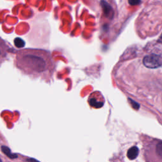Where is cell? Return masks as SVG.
I'll use <instances>...</instances> for the list:
<instances>
[{
  "mask_svg": "<svg viewBox=\"0 0 162 162\" xmlns=\"http://www.w3.org/2000/svg\"><path fill=\"white\" fill-rule=\"evenodd\" d=\"M15 64L22 72L34 77H49L54 67L51 53L35 49L19 51L16 54Z\"/></svg>",
  "mask_w": 162,
  "mask_h": 162,
  "instance_id": "cell-1",
  "label": "cell"
},
{
  "mask_svg": "<svg viewBox=\"0 0 162 162\" xmlns=\"http://www.w3.org/2000/svg\"><path fill=\"white\" fill-rule=\"evenodd\" d=\"M143 63L147 68L156 69L162 65V58L155 54H148L144 57Z\"/></svg>",
  "mask_w": 162,
  "mask_h": 162,
  "instance_id": "cell-2",
  "label": "cell"
},
{
  "mask_svg": "<svg viewBox=\"0 0 162 162\" xmlns=\"http://www.w3.org/2000/svg\"><path fill=\"white\" fill-rule=\"evenodd\" d=\"M89 103L94 108H100L104 105L105 99L101 93L95 92L89 96Z\"/></svg>",
  "mask_w": 162,
  "mask_h": 162,
  "instance_id": "cell-3",
  "label": "cell"
},
{
  "mask_svg": "<svg viewBox=\"0 0 162 162\" xmlns=\"http://www.w3.org/2000/svg\"><path fill=\"white\" fill-rule=\"evenodd\" d=\"M139 148L137 146H133L127 151V156L128 159L134 160L136 159L139 155Z\"/></svg>",
  "mask_w": 162,
  "mask_h": 162,
  "instance_id": "cell-4",
  "label": "cell"
},
{
  "mask_svg": "<svg viewBox=\"0 0 162 162\" xmlns=\"http://www.w3.org/2000/svg\"><path fill=\"white\" fill-rule=\"evenodd\" d=\"M154 151L156 156L160 160L162 161V141H158L155 143Z\"/></svg>",
  "mask_w": 162,
  "mask_h": 162,
  "instance_id": "cell-5",
  "label": "cell"
},
{
  "mask_svg": "<svg viewBox=\"0 0 162 162\" xmlns=\"http://www.w3.org/2000/svg\"><path fill=\"white\" fill-rule=\"evenodd\" d=\"M1 150H2L3 153L4 154L6 155L7 156H8V157H9L10 158L14 159V158H17V156H16V155L12 153V152H11V150H10L7 146H2V147H1Z\"/></svg>",
  "mask_w": 162,
  "mask_h": 162,
  "instance_id": "cell-6",
  "label": "cell"
},
{
  "mask_svg": "<svg viewBox=\"0 0 162 162\" xmlns=\"http://www.w3.org/2000/svg\"><path fill=\"white\" fill-rule=\"evenodd\" d=\"M15 45L17 48H23L25 45L24 41L20 38H16L15 41Z\"/></svg>",
  "mask_w": 162,
  "mask_h": 162,
  "instance_id": "cell-7",
  "label": "cell"
},
{
  "mask_svg": "<svg viewBox=\"0 0 162 162\" xmlns=\"http://www.w3.org/2000/svg\"><path fill=\"white\" fill-rule=\"evenodd\" d=\"M128 3L131 5H137L141 3V0H128Z\"/></svg>",
  "mask_w": 162,
  "mask_h": 162,
  "instance_id": "cell-8",
  "label": "cell"
},
{
  "mask_svg": "<svg viewBox=\"0 0 162 162\" xmlns=\"http://www.w3.org/2000/svg\"><path fill=\"white\" fill-rule=\"evenodd\" d=\"M129 101H130V102H131V105H132V107L134 108H135V109H138L139 108V105L137 103H136L135 102H134V101H132V100H131V99H129Z\"/></svg>",
  "mask_w": 162,
  "mask_h": 162,
  "instance_id": "cell-9",
  "label": "cell"
},
{
  "mask_svg": "<svg viewBox=\"0 0 162 162\" xmlns=\"http://www.w3.org/2000/svg\"><path fill=\"white\" fill-rule=\"evenodd\" d=\"M27 162H40V161L34 158H28L27 159Z\"/></svg>",
  "mask_w": 162,
  "mask_h": 162,
  "instance_id": "cell-10",
  "label": "cell"
},
{
  "mask_svg": "<svg viewBox=\"0 0 162 162\" xmlns=\"http://www.w3.org/2000/svg\"><path fill=\"white\" fill-rule=\"evenodd\" d=\"M158 42H159V43H162V34H161V36H160V38L158 39Z\"/></svg>",
  "mask_w": 162,
  "mask_h": 162,
  "instance_id": "cell-11",
  "label": "cell"
}]
</instances>
